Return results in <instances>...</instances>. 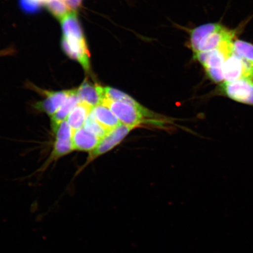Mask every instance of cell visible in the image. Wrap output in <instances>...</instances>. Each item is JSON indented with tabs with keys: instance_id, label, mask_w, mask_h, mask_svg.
Masks as SVG:
<instances>
[{
	"instance_id": "6da1fadb",
	"label": "cell",
	"mask_w": 253,
	"mask_h": 253,
	"mask_svg": "<svg viewBox=\"0 0 253 253\" xmlns=\"http://www.w3.org/2000/svg\"><path fill=\"white\" fill-rule=\"evenodd\" d=\"M233 36V32L221 25L204 24L192 31L190 44L194 54H195L216 49L224 41Z\"/></svg>"
},
{
	"instance_id": "7a4b0ae2",
	"label": "cell",
	"mask_w": 253,
	"mask_h": 253,
	"mask_svg": "<svg viewBox=\"0 0 253 253\" xmlns=\"http://www.w3.org/2000/svg\"><path fill=\"white\" fill-rule=\"evenodd\" d=\"M234 36L226 40L217 48L210 51L195 53L194 57L204 66L208 77L217 84H222L223 66L233 53Z\"/></svg>"
},
{
	"instance_id": "3957f363",
	"label": "cell",
	"mask_w": 253,
	"mask_h": 253,
	"mask_svg": "<svg viewBox=\"0 0 253 253\" xmlns=\"http://www.w3.org/2000/svg\"><path fill=\"white\" fill-rule=\"evenodd\" d=\"M102 103L109 107L121 124L133 128L141 124L145 116H150L145 108H138L128 103L107 99L103 100Z\"/></svg>"
},
{
	"instance_id": "277c9868",
	"label": "cell",
	"mask_w": 253,
	"mask_h": 253,
	"mask_svg": "<svg viewBox=\"0 0 253 253\" xmlns=\"http://www.w3.org/2000/svg\"><path fill=\"white\" fill-rule=\"evenodd\" d=\"M221 93L240 103L253 106V80L240 79L221 84Z\"/></svg>"
},
{
	"instance_id": "5b68a950",
	"label": "cell",
	"mask_w": 253,
	"mask_h": 253,
	"mask_svg": "<svg viewBox=\"0 0 253 253\" xmlns=\"http://www.w3.org/2000/svg\"><path fill=\"white\" fill-rule=\"evenodd\" d=\"M61 48L69 58L78 62L85 72H90V53L86 41H79L63 36Z\"/></svg>"
},
{
	"instance_id": "8992f818",
	"label": "cell",
	"mask_w": 253,
	"mask_h": 253,
	"mask_svg": "<svg viewBox=\"0 0 253 253\" xmlns=\"http://www.w3.org/2000/svg\"><path fill=\"white\" fill-rule=\"evenodd\" d=\"M31 88L37 93L45 96V99L34 104V108L40 112L45 113L51 117L58 111L68 99L71 90L50 91L42 89L36 86Z\"/></svg>"
},
{
	"instance_id": "52a82bcc",
	"label": "cell",
	"mask_w": 253,
	"mask_h": 253,
	"mask_svg": "<svg viewBox=\"0 0 253 253\" xmlns=\"http://www.w3.org/2000/svg\"><path fill=\"white\" fill-rule=\"evenodd\" d=\"M133 128L125 125L120 124L115 129L110 131L100 140L99 144L94 150L90 152L84 166L89 164L101 155L110 151L121 142Z\"/></svg>"
},
{
	"instance_id": "ba28073f",
	"label": "cell",
	"mask_w": 253,
	"mask_h": 253,
	"mask_svg": "<svg viewBox=\"0 0 253 253\" xmlns=\"http://www.w3.org/2000/svg\"><path fill=\"white\" fill-rule=\"evenodd\" d=\"M77 89L81 102L87 104L93 108L102 103L104 99V87L91 83L87 79Z\"/></svg>"
},
{
	"instance_id": "9c48e42d",
	"label": "cell",
	"mask_w": 253,
	"mask_h": 253,
	"mask_svg": "<svg viewBox=\"0 0 253 253\" xmlns=\"http://www.w3.org/2000/svg\"><path fill=\"white\" fill-rule=\"evenodd\" d=\"M101 139L84 127L74 131L72 143L74 150L92 151L96 148Z\"/></svg>"
},
{
	"instance_id": "30bf717a",
	"label": "cell",
	"mask_w": 253,
	"mask_h": 253,
	"mask_svg": "<svg viewBox=\"0 0 253 253\" xmlns=\"http://www.w3.org/2000/svg\"><path fill=\"white\" fill-rule=\"evenodd\" d=\"M91 114L109 132L121 124L109 107L103 103L94 107Z\"/></svg>"
},
{
	"instance_id": "8fae6325",
	"label": "cell",
	"mask_w": 253,
	"mask_h": 253,
	"mask_svg": "<svg viewBox=\"0 0 253 253\" xmlns=\"http://www.w3.org/2000/svg\"><path fill=\"white\" fill-rule=\"evenodd\" d=\"M63 36L79 41H86L79 20L77 12L72 11L61 22Z\"/></svg>"
},
{
	"instance_id": "7c38bea8",
	"label": "cell",
	"mask_w": 253,
	"mask_h": 253,
	"mask_svg": "<svg viewBox=\"0 0 253 253\" xmlns=\"http://www.w3.org/2000/svg\"><path fill=\"white\" fill-rule=\"evenodd\" d=\"M80 102L81 100L78 96L77 88L72 89L70 95H69L65 103L63 104V105L60 107L54 115L50 117V118H51V128L54 127V126L61 124L63 122L66 121L65 120L67 119L72 110Z\"/></svg>"
},
{
	"instance_id": "4fadbf2b",
	"label": "cell",
	"mask_w": 253,
	"mask_h": 253,
	"mask_svg": "<svg viewBox=\"0 0 253 253\" xmlns=\"http://www.w3.org/2000/svg\"><path fill=\"white\" fill-rule=\"evenodd\" d=\"M92 109L87 104L80 102L72 110L66 121L74 130L84 127Z\"/></svg>"
},
{
	"instance_id": "5bb4252c",
	"label": "cell",
	"mask_w": 253,
	"mask_h": 253,
	"mask_svg": "<svg viewBox=\"0 0 253 253\" xmlns=\"http://www.w3.org/2000/svg\"><path fill=\"white\" fill-rule=\"evenodd\" d=\"M72 138H63L55 137V141L53 145V150L48 160L45 163V166L63 157L74 151Z\"/></svg>"
},
{
	"instance_id": "9a60e30c",
	"label": "cell",
	"mask_w": 253,
	"mask_h": 253,
	"mask_svg": "<svg viewBox=\"0 0 253 253\" xmlns=\"http://www.w3.org/2000/svg\"><path fill=\"white\" fill-rule=\"evenodd\" d=\"M233 52L253 72V45L241 40L233 41Z\"/></svg>"
},
{
	"instance_id": "2e32d148",
	"label": "cell",
	"mask_w": 253,
	"mask_h": 253,
	"mask_svg": "<svg viewBox=\"0 0 253 253\" xmlns=\"http://www.w3.org/2000/svg\"><path fill=\"white\" fill-rule=\"evenodd\" d=\"M43 5L53 17L61 22L72 12L65 0H46Z\"/></svg>"
},
{
	"instance_id": "e0dca14e",
	"label": "cell",
	"mask_w": 253,
	"mask_h": 253,
	"mask_svg": "<svg viewBox=\"0 0 253 253\" xmlns=\"http://www.w3.org/2000/svg\"><path fill=\"white\" fill-rule=\"evenodd\" d=\"M104 99L128 103L137 107L138 108L144 109V107H142L140 104L136 102L134 99H132L129 95L123 93V91L110 87H104Z\"/></svg>"
},
{
	"instance_id": "ac0fdd59",
	"label": "cell",
	"mask_w": 253,
	"mask_h": 253,
	"mask_svg": "<svg viewBox=\"0 0 253 253\" xmlns=\"http://www.w3.org/2000/svg\"><path fill=\"white\" fill-rule=\"evenodd\" d=\"M84 127L91 133L96 135L101 140L109 132L94 119L91 113L89 116H88Z\"/></svg>"
},
{
	"instance_id": "d6986e66",
	"label": "cell",
	"mask_w": 253,
	"mask_h": 253,
	"mask_svg": "<svg viewBox=\"0 0 253 253\" xmlns=\"http://www.w3.org/2000/svg\"><path fill=\"white\" fill-rule=\"evenodd\" d=\"M42 2L39 0H20V6L27 14H34L42 7Z\"/></svg>"
},
{
	"instance_id": "ffe728a7",
	"label": "cell",
	"mask_w": 253,
	"mask_h": 253,
	"mask_svg": "<svg viewBox=\"0 0 253 253\" xmlns=\"http://www.w3.org/2000/svg\"><path fill=\"white\" fill-rule=\"evenodd\" d=\"M66 4L72 11H76L80 8L82 0H65Z\"/></svg>"
},
{
	"instance_id": "44dd1931",
	"label": "cell",
	"mask_w": 253,
	"mask_h": 253,
	"mask_svg": "<svg viewBox=\"0 0 253 253\" xmlns=\"http://www.w3.org/2000/svg\"><path fill=\"white\" fill-rule=\"evenodd\" d=\"M16 50L14 47H9L7 49L0 50V57L14 55Z\"/></svg>"
},
{
	"instance_id": "7402d4cb",
	"label": "cell",
	"mask_w": 253,
	"mask_h": 253,
	"mask_svg": "<svg viewBox=\"0 0 253 253\" xmlns=\"http://www.w3.org/2000/svg\"><path fill=\"white\" fill-rule=\"evenodd\" d=\"M39 1H46V0H39Z\"/></svg>"
}]
</instances>
